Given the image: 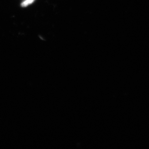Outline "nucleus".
<instances>
[{
  "instance_id": "1",
  "label": "nucleus",
  "mask_w": 149,
  "mask_h": 149,
  "mask_svg": "<svg viewBox=\"0 0 149 149\" xmlns=\"http://www.w3.org/2000/svg\"><path fill=\"white\" fill-rule=\"evenodd\" d=\"M35 0H24L21 3L22 7H27L34 2Z\"/></svg>"
}]
</instances>
